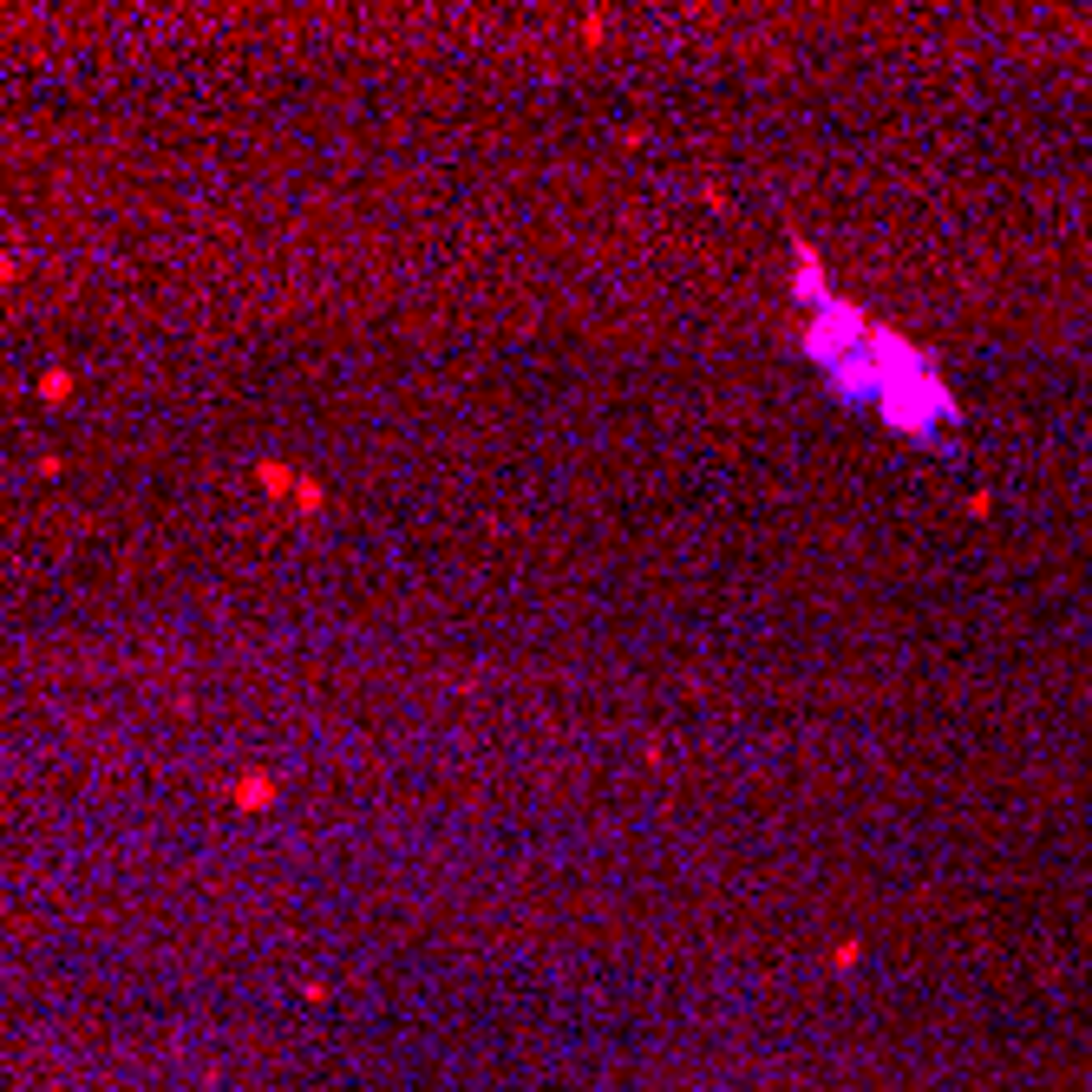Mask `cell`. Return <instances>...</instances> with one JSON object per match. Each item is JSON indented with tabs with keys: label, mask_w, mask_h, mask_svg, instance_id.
<instances>
[{
	"label": "cell",
	"mask_w": 1092,
	"mask_h": 1092,
	"mask_svg": "<svg viewBox=\"0 0 1092 1092\" xmlns=\"http://www.w3.org/2000/svg\"><path fill=\"white\" fill-rule=\"evenodd\" d=\"M798 295H804V308H812L804 314V354L818 360V373L831 379V393L883 413L889 426H903V432H936V426L955 419L948 387L903 334L877 328L871 314H857L851 301H838L812 269L798 275Z\"/></svg>",
	"instance_id": "obj_1"
}]
</instances>
